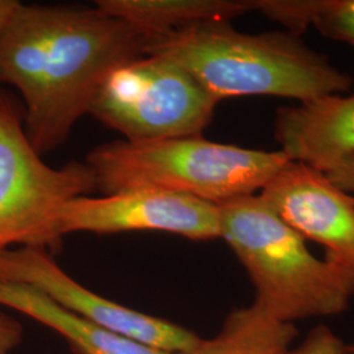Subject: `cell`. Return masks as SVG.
I'll use <instances>...</instances> for the list:
<instances>
[{
	"label": "cell",
	"mask_w": 354,
	"mask_h": 354,
	"mask_svg": "<svg viewBox=\"0 0 354 354\" xmlns=\"http://www.w3.org/2000/svg\"><path fill=\"white\" fill-rule=\"evenodd\" d=\"M147 39L96 6H17L0 35V84L19 91L38 155L64 145L106 76L145 55Z\"/></svg>",
	"instance_id": "6da1fadb"
},
{
	"label": "cell",
	"mask_w": 354,
	"mask_h": 354,
	"mask_svg": "<svg viewBox=\"0 0 354 354\" xmlns=\"http://www.w3.org/2000/svg\"><path fill=\"white\" fill-rule=\"evenodd\" d=\"M0 281L28 285L96 326L167 354L193 348L201 339L167 319L145 314L89 290L67 274L44 248L0 253Z\"/></svg>",
	"instance_id": "52a82bcc"
},
{
	"label": "cell",
	"mask_w": 354,
	"mask_h": 354,
	"mask_svg": "<svg viewBox=\"0 0 354 354\" xmlns=\"http://www.w3.org/2000/svg\"><path fill=\"white\" fill-rule=\"evenodd\" d=\"M95 6L153 37L193 24L231 21L259 11L260 0H97Z\"/></svg>",
	"instance_id": "7c38bea8"
},
{
	"label": "cell",
	"mask_w": 354,
	"mask_h": 354,
	"mask_svg": "<svg viewBox=\"0 0 354 354\" xmlns=\"http://www.w3.org/2000/svg\"><path fill=\"white\" fill-rule=\"evenodd\" d=\"M218 102L176 62L142 55L104 80L88 114L129 142L201 136Z\"/></svg>",
	"instance_id": "8992f818"
},
{
	"label": "cell",
	"mask_w": 354,
	"mask_h": 354,
	"mask_svg": "<svg viewBox=\"0 0 354 354\" xmlns=\"http://www.w3.org/2000/svg\"><path fill=\"white\" fill-rule=\"evenodd\" d=\"M345 344L327 326L310 330L304 342L288 354H344Z\"/></svg>",
	"instance_id": "9a60e30c"
},
{
	"label": "cell",
	"mask_w": 354,
	"mask_h": 354,
	"mask_svg": "<svg viewBox=\"0 0 354 354\" xmlns=\"http://www.w3.org/2000/svg\"><path fill=\"white\" fill-rule=\"evenodd\" d=\"M259 11L297 36L314 26L323 36L354 46V0H261Z\"/></svg>",
	"instance_id": "5bb4252c"
},
{
	"label": "cell",
	"mask_w": 354,
	"mask_h": 354,
	"mask_svg": "<svg viewBox=\"0 0 354 354\" xmlns=\"http://www.w3.org/2000/svg\"><path fill=\"white\" fill-rule=\"evenodd\" d=\"M0 304L53 329L77 354H167L114 335L28 285L0 281Z\"/></svg>",
	"instance_id": "8fae6325"
},
{
	"label": "cell",
	"mask_w": 354,
	"mask_h": 354,
	"mask_svg": "<svg viewBox=\"0 0 354 354\" xmlns=\"http://www.w3.org/2000/svg\"><path fill=\"white\" fill-rule=\"evenodd\" d=\"M290 162L281 150L243 149L203 136L106 142L86 159L104 194L165 190L218 206L260 193Z\"/></svg>",
	"instance_id": "3957f363"
},
{
	"label": "cell",
	"mask_w": 354,
	"mask_h": 354,
	"mask_svg": "<svg viewBox=\"0 0 354 354\" xmlns=\"http://www.w3.org/2000/svg\"><path fill=\"white\" fill-rule=\"evenodd\" d=\"M95 189L86 162L53 168L42 160L26 138L23 102L0 88V253L21 247L55 252L62 244L55 228L59 210Z\"/></svg>",
	"instance_id": "5b68a950"
},
{
	"label": "cell",
	"mask_w": 354,
	"mask_h": 354,
	"mask_svg": "<svg viewBox=\"0 0 354 354\" xmlns=\"http://www.w3.org/2000/svg\"><path fill=\"white\" fill-rule=\"evenodd\" d=\"M274 138L290 160L323 172L342 156L354 153V93L279 108Z\"/></svg>",
	"instance_id": "30bf717a"
},
{
	"label": "cell",
	"mask_w": 354,
	"mask_h": 354,
	"mask_svg": "<svg viewBox=\"0 0 354 354\" xmlns=\"http://www.w3.org/2000/svg\"><path fill=\"white\" fill-rule=\"evenodd\" d=\"M344 354H354V342H352V344H345Z\"/></svg>",
	"instance_id": "d6986e66"
},
{
	"label": "cell",
	"mask_w": 354,
	"mask_h": 354,
	"mask_svg": "<svg viewBox=\"0 0 354 354\" xmlns=\"http://www.w3.org/2000/svg\"><path fill=\"white\" fill-rule=\"evenodd\" d=\"M297 330L256 304L235 310L213 339L175 354H288Z\"/></svg>",
	"instance_id": "4fadbf2b"
},
{
	"label": "cell",
	"mask_w": 354,
	"mask_h": 354,
	"mask_svg": "<svg viewBox=\"0 0 354 354\" xmlns=\"http://www.w3.org/2000/svg\"><path fill=\"white\" fill-rule=\"evenodd\" d=\"M23 332L15 317L0 313V354H12L23 342Z\"/></svg>",
	"instance_id": "e0dca14e"
},
{
	"label": "cell",
	"mask_w": 354,
	"mask_h": 354,
	"mask_svg": "<svg viewBox=\"0 0 354 354\" xmlns=\"http://www.w3.org/2000/svg\"><path fill=\"white\" fill-rule=\"evenodd\" d=\"M277 214L326 248V260L354 289V198L320 171L291 160L259 193Z\"/></svg>",
	"instance_id": "9c48e42d"
},
{
	"label": "cell",
	"mask_w": 354,
	"mask_h": 354,
	"mask_svg": "<svg viewBox=\"0 0 354 354\" xmlns=\"http://www.w3.org/2000/svg\"><path fill=\"white\" fill-rule=\"evenodd\" d=\"M322 174L336 188L345 193H354V153L345 155L339 160L333 162Z\"/></svg>",
	"instance_id": "2e32d148"
},
{
	"label": "cell",
	"mask_w": 354,
	"mask_h": 354,
	"mask_svg": "<svg viewBox=\"0 0 354 354\" xmlns=\"http://www.w3.org/2000/svg\"><path fill=\"white\" fill-rule=\"evenodd\" d=\"M221 239L252 281L253 304L283 323L342 313L353 286L327 260L308 251L306 239L260 194L219 205Z\"/></svg>",
	"instance_id": "277c9868"
},
{
	"label": "cell",
	"mask_w": 354,
	"mask_h": 354,
	"mask_svg": "<svg viewBox=\"0 0 354 354\" xmlns=\"http://www.w3.org/2000/svg\"><path fill=\"white\" fill-rule=\"evenodd\" d=\"M55 228L61 239L74 232L160 231L190 241H213L221 238V214L218 205L187 194L127 190L67 201L58 213Z\"/></svg>",
	"instance_id": "ba28073f"
},
{
	"label": "cell",
	"mask_w": 354,
	"mask_h": 354,
	"mask_svg": "<svg viewBox=\"0 0 354 354\" xmlns=\"http://www.w3.org/2000/svg\"><path fill=\"white\" fill-rule=\"evenodd\" d=\"M20 3L19 0H0V35Z\"/></svg>",
	"instance_id": "ac0fdd59"
},
{
	"label": "cell",
	"mask_w": 354,
	"mask_h": 354,
	"mask_svg": "<svg viewBox=\"0 0 354 354\" xmlns=\"http://www.w3.org/2000/svg\"><path fill=\"white\" fill-rule=\"evenodd\" d=\"M145 54L165 57L193 76L216 102L266 95L311 102L342 95L353 77L290 32L250 35L231 21H209L149 37Z\"/></svg>",
	"instance_id": "7a4b0ae2"
}]
</instances>
